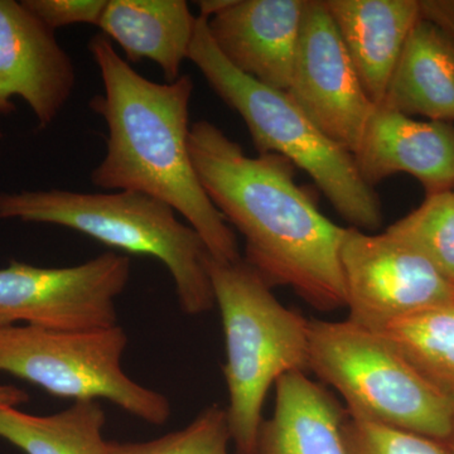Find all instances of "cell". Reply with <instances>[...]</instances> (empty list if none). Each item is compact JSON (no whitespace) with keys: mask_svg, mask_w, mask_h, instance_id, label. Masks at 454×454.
Instances as JSON below:
<instances>
[{"mask_svg":"<svg viewBox=\"0 0 454 454\" xmlns=\"http://www.w3.org/2000/svg\"><path fill=\"white\" fill-rule=\"evenodd\" d=\"M378 333L435 389L454 400V303L399 319Z\"/></svg>","mask_w":454,"mask_h":454,"instance_id":"d6986e66","label":"cell"},{"mask_svg":"<svg viewBox=\"0 0 454 454\" xmlns=\"http://www.w3.org/2000/svg\"><path fill=\"white\" fill-rule=\"evenodd\" d=\"M231 443L225 408L214 404L184 428L148 442H110L112 454H230Z\"/></svg>","mask_w":454,"mask_h":454,"instance_id":"44dd1931","label":"cell"},{"mask_svg":"<svg viewBox=\"0 0 454 454\" xmlns=\"http://www.w3.org/2000/svg\"><path fill=\"white\" fill-rule=\"evenodd\" d=\"M379 106L429 121H454V40L429 20H418Z\"/></svg>","mask_w":454,"mask_h":454,"instance_id":"e0dca14e","label":"cell"},{"mask_svg":"<svg viewBox=\"0 0 454 454\" xmlns=\"http://www.w3.org/2000/svg\"><path fill=\"white\" fill-rule=\"evenodd\" d=\"M309 370L334 387L349 417L446 442L454 400L435 389L380 333L309 319Z\"/></svg>","mask_w":454,"mask_h":454,"instance_id":"8992f818","label":"cell"},{"mask_svg":"<svg viewBox=\"0 0 454 454\" xmlns=\"http://www.w3.org/2000/svg\"><path fill=\"white\" fill-rule=\"evenodd\" d=\"M385 232L419 253L442 276L454 283L453 191L427 196L419 207Z\"/></svg>","mask_w":454,"mask_h":454,"instance_id":"ffe728a7","label":"cell"},{"mask_svg":"<svg viewBox=\"0 0 454 454\" xmlns=\"http://www.w3.org/2000/svg\"><path fill=\"white\" fill-rule=\"evenodd\" d=\"M420 17L437 25L454 40V0H422Z\"/></svg>","mask_w":454,"mask_h":454,"instance_id":"cb8c5ba5","label":"cell"},{"mask_svg":"<svg viewBox=\"0 0 454 454\" xmlns=\"http://www.w3.org/2000/svg\"><path fill=\"white\" fill-rule=\"evenodd\" d=\"M2 137H3V134H2V133H0V139H2Z\"/></svg>","mask_w":454,"mask_h":454,"instance_id":"83f0119b","label":"cell"},{"mask_svg":"<svg viewBox=\"0 0 454 454\" xmlns=\"http://www.w3.org/2000/svg\"><path fill=\"white\" fill-rule=\"evenodd\" d=\"M127 346L119 325L85 331L8 325L0 327V372L73 402L107 400L143 422L163 426L172 414L169 399L127 375Z\"/></svg>","mask_w":454,"mask_h":454,"instance_id":"52a82bcc","label":"cell"},{"mask_svg":"<svg viewBox=\"0 0 454 454\" xmlns=\"http://www.w3.org/2000/svg\"><path fill=\"white\" fill-rule=\"evenodd\" d=\"M28 402V394L25 393L16 387H11V385H0V409L5 408V406H12V408H17V406L25 404Z\"/></svg>","mask_w":454,"mask_h":454,"instance_id":"d4e9b609","label":"cell"},{"mask_svg":"<svg viewBox=\"0 0 454 454\" xmlns=\"http://www.w3.org/2000/svg\"><path fill=\"white\" fill-rule=\"evenodd\" d=\"M206 270L225 334L231 443L235 454H255L271 385L309 370V319L284 307L244 259L220 262L208 254Z\"/></svg>","mask_w":454,"mask_h":454,"instance_id":"3957f363","label":"cell"},{"mask_svg":"<svg viewBox=\"0 0 454 454\" xmlns=\"http://www.w3.org/2000/svg\"><path fill=\"white\" fill-rule=\"evenodd\" d=\"M342 437L348 454H452L446 442L348 414L343 422Z\"/></svg>","mask_w":454,"mask_h":454,"instance_id":"7402d4cb","label":"cell"},{"mask_svg":"<svg viewBox=\"0 0 454 454\" xmlns=\"http://www.w3.org/2000/svg\"><path fill=\"white\" fill-rule=\"evenodd\" d=\"M76 82L73 59L55 32L14 0H0V114L14 110L13 98L31 107L38 127L49 128Z\"/></svg>","mask_w":454,"mask_h":454,"instance_id":"8fae6325","label":"cell"},{"mask_svg":"<svg viewBox=\"0 0 454 454\" xmlns=\"http://www.w3.org/2000/svg\"><path fill=\"white\" fill-rule=\"evenodd\" d=\"M51 31L74 25L98 26L106 0H22Z\"/></svg>","mask_w":454,"mask_h":454,"instance_id":"603a6c76","label":"cell"},{"mask_svg":"<svg viewBox=\"0 0 454 454\" xmlns=\"http://www.w3.org/2000/svg\"><path fill=\"white\" fill-rule=\"evenodd\" d=\"M354 158L372 188L396 173H408L423 184L427 196L453 191L454 127L376 106Z\"/></svg>","mask_w":454,"mask_h":454,"instance_id":"4fadbf2b","label":"cell"},{"mask_svg":"<svg viewBox=\"0 0 454 454\" xmlns=\"http://www.w3.org/2000/svg\"><path fill=\"white\" fill-rule=\"evenodd\" d=\"M307 0H234L208 20L212 40L235 68L288 91Z\"/></svg>","mask_w":454,"mask_h":454,"instance_id":"7c38bea8","label":"cell"},{"mask_svg":"<svg viewBox=\"0 0 454 454\" xmlns=\"http://www.w3.org/2000/svg\"><path fill=\"white\" fill-rule=\"evenodd\" d=\"M232 2L234 0H202V2L197 3L200 8V16L210 20V18L225 11L229 5L232 4Z\"/></svg>","mask_w":454,"mask_h":454,"instance_id":"484cf974","label":"cell"},{"mask_svg":"<svg viewBox=\"0 0 454 454\" xmlns=\"http://www.w3.org/2000/svg\"><path fill=\"white\" fill-rule=\"evenodd\" d=\"M89 51L104 85L90 107L107 129L106 153L91 172L92 184L160 200L186 219L212 258L243 259L234 229L206 193L191 157L192 77L151 82L104 35L90 41Z\"/></svg>","mask_w":454,"mask_h":454,"instance_id":"7a4b0ae2","label":"cell"},{"mask_svg":"<svg viewBox=\"0 0 454 454\" xmlns=\"http://www.w3.org/2000/svg\"><path fill=\"white\" fill-rule=\"evenodd\" d=\"M453 195H454V188H453Z\"/></svg>","mask_w":454,"mask_h":454,"instance_id":"f1b7e54d","label":"cell"},{"mask_svg":"<svg viewBox=\"0 0 454 454\" xmlns=\"http://www.w3.org/2000/svg\"><path fill=\"white\" fill-rule=\"evenodd\" d=\"M196 26L184 0H106L98 27L121 47L128 61L151 59L173 82L182 76Z\"/></svg>","mask_w":454,"mask_h":454,"instance_id":"2e32d148","label":"cell"},{"mask_svg":"<svg viewBox=\"0 0 454 454\" xmlns=\"http://www.w3.org/2000/svg\"><path fill=\"white\" fill-rule=\"evenodd\" d=\"M130 274L129 256L114 252L65 268L33 267L13 260L0 269V327H113L118 325L116 298L127 288Z\"/></svg>","mask_w":454,"mask_h":454,"instance_id":"ba28073f","label":"cell"},{"mask_svg":"<svg viewBox=\"0 0 454 454\" xmlns=\"http://www.w3.org/2000/svg\"><path fill=\"white\" fill-rule=\"evenodd\" d=\"M340 268L349 321L378 331L399 319L454 303V283L411 247L387 234L346 229Z\"/></svg>","mask_w":454,"mask_h":454,"instance_id":"9c48e42d","label":"cell"},{"mask_svg":"<svg viewBox=\"0 0 454 454\" xmlns=\"http://www.w3.org/2000/svg\"><path fill=\"white\" fill-rule=\"evenodd\" d=\"M366 94L380 106L411 29L419 0H325Z\"/></svg>","mask_w":454,"mask_h":454,"instance_id":"5bb4252c","label":"cell"},{"mask_svg":"<svg viewBox=\"0 0 454 454\" xmlns=\"http://www.w3.org/2000/svg\"><path fill=\"white\" fill-rule=\"evenodd\" d=\"M346 415V408L306 372L286 373L276 382V409L260 426L255 454H348Z\"/></svg>","mask_w":454,"mask_h":454,"instance_id":"9a60e30c","label":"cell"},{"mask_svg":"<svg viewBox=\"0 0 454 454\" xmlns=\"http://www.w3.org/2000/svg\"><path fill=\"white\" fill-rule=\"evenodd\" d=\"M188 59L243 118L259 154L280 155L303 169L351 227L363 231L381 226L380 200L361 177L354 155L319 130L286 91L262 85L230 64L212 40L207 18L197 17Z\"/></svg>","mask_w":454,"mask_h":454,"instance_id":"5b68a950","label":"cell"},{"mask_svg":"<svg viewBox=\"0 0 454 454\" xmlns=\"http://www.w3.org/2000/svg\"><path fill=\"white\" fill-rule=\"evenodd\" d=\"M286 94L328 138L355 154L376 106L358 79L325 0H307Z\"/></svg>","mask_w":454,"mask_h":454,"instance_id":"30bf717a","label":"cell"},{"mask_svg":"<svg viewBox=\"0 0 454 454\" xmlns=\"http://www.w3.org/2000/svg\"><path fill=\"white\" fill-rule=\"evenodd\" d=\"M0 219L66 227L114 249L160 260L175 282L184 313L202 315L216 306L201 238L177 219L170 206L153 197L129 191L3 192Z\"/></svg>","mask_w":454,"mask_h":454,"instance_id":"277c9868","label":"cell"},{"mask_svg":"<svg viewBox=\"0 0 454 454\" xmlns=\"http://www.w3.org/2000/svg\"><path fill=\"white\" fill-rule=\"evenodd\" d=\"M448 448H450V452L454 454V418L452 423V430H450V438L446 441Z\"/></svg>","mask_w":454,"mask_h":454,"instance_id":"4316f807","label":"cell"},{"mask_svg":"<svg viewBox=\"0 0 454 454\" xmlns=\"http://www.w3.org/2000/svg\"><path fill=\"white\" fill-rule=\"evenodd\" d=\"M106 415L100 402H74L59 413L35 415L0 409V438L26 454H112L104 438Z\"/></svg>","mask_w":454,"mask_h":454,"instance_id":"ac0fdd59","label":"cell"},{"mask_svg":"<svg viewBox=\"0 0 454 454\" xmlns=\"http://www.w3.org/2000/svg\"><path fill=\"white\" fill-rule=\"evenodd\" d=\"M190 151L212 203L245 240V262L270 288L289 286L330 312L346 307L340 245L346 229L325 216L295 184L280 155L250 157L216 125H191Z\"/></svg>","mask_w":454,"mask_h":454,"instance_id":"6da1fadb","label":"cell"}]
</instances>
